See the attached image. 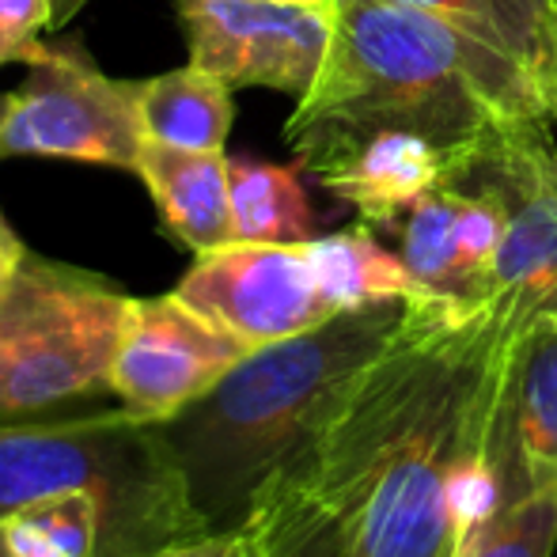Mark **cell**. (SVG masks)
Masks as SVG:
<instances>
[{
    "label": "cell",
    "instance_id": "obj_1",
    "mask_svg": "<svg viewBox=\"0 0 557 557\" xmlns=\"http://www.w3.org/2000/svg\"><path fill=\"white\" fill-rule=\"evenodd\" d=\"M512 342L485 300H413L300 470L273 485L326 508L349 557H459L493 512L531 490L500 441Z\"/></svg>",
    "mask_w": 557,
    "mask_h": 557
},
{
    "label": "cell",
    "instance_id": "obj_2",
    "mask_svg": "<svg viewBox=\"0 0 557 557\" xmlns=\"http://www.w3.org/2000/svg\"><path fill=\"white\" fill-rule=\"evenodd\" d=\"M516 122H554L543 88L505 53L403 0H337L323 73L285 125L300 168L375 133H413L470 168Z\"/></svg>",
    "mask_w": 557,
    "mask_h": 557
},
{
    "label": "cell",
    "instance_id": "obj_3",
    "mask_svg": "<svg viewBox=\"0 0 557 557\" xmlns=\"http://www.w3.org/2000/svg\"><path fill=\"white\" fill-rule=\"evenodd\" d=\"M413 300L337 311L315 331L250 349L213 391L163 421L209 531H243L258 497L296 474Z\"/></svg>",
    "mask_w": 557,
    "mask_h": 557
},
{
    "label": "cell",
    "instance_id": "obj_4",
    "mask_svg": "<svg viewBox=\"0 0 557 557\" xmlns=\"http://www.w3.org/2000/svg\"><path fill=\"white\" fill-rule=\"evenodd\" d=\"M73 490L99 505L96 557H152L213 535L163 421L125 406L65 421H0V516Z\"/></svg>",
    "mask_w": 557,
    "mask_h": 557
},
{
    "label": "cell",
    "instance_id": "obj_5",
    "mask_svg": "<svg viewBox=\"0 0 557 557\" xmlns=\"http://www.w3.org/2000/svg\"><path fill=\"white\" fill-rule=\"evenodd\" d=\"M129 296L96 273L27 255L0 293L8 413H38L111 391Z\"/></svg>",
    "mask_w": 557,
    "mask_h": 557
},
{
    "label": "cell",
    "instance_id": "obj_6",
    "mask_svg": "<svg viewBox=\"0 0 557 557\" xmlns=\"http://www.w3.org/2000/svg\"><path fill=\"white\" fill-rule=\"evenodd\" d=\"M557 125L516 122L485 140L459 186L490 190L505 206V243L485 304L512 337L557 319Z\"/></svg>",
    "mask_w": 557,
    "mask_h": 557
},
{
    "label": "cell",
    "instance_id": "obj_7",
    "mask_svg": "<svg viewBox=\"0 0 557 557\" xmlns=\"http://www.w3.org/2000/svg\"><path fill=\"white\" fill-rule=\"evenodd\" d=\"M0 133V160H73L137 171L145 145L137 81H111L81 46L46 42L27 61Z\"/></svg>",
    "mask_w": 557,
    "mask_h": 557
},
{
    "label": "cell",
    "instance_id": "obj_8",
    "mask_svg": "<svg viewBox=\"0 0 557 557\" xmlns=\"http://www.w3.org/2000/svg\"><path fill=\"white\" fill-rule=\"evenodd\" d=\"M175 296L250 349L315 331L337 315L308 243H227L206 250Z\"/></svg>",
    "mask_w": 557,
    "mask_h": 557
},
{
    "label": "cell",
    "instance_id": "obj_9",
    "mask_svg": "<svg viewBox=\"0 0 557 557\" xmlns=\"http://www.w3.org/2000/svg\"><path fill=\"white\" fill-rule=\"evenodd\" d=\"M190 61L232 88L304 99L323 73L334 8L293 0H178Z\"/></svg>",
    "mask_w": 557,
    "mask_h": 557
},
{
    "label": "cell",
    "instance_id": "obj_10",
    "mask_svg": "<svg viewBox=\"0 0 557 557\" xmlns=\"http://www.w3.org/2000/svg\"><path fill=\"white\" fill-rule=\"evenodd\" d=\"M250 352L239 337L168 296H129L117 337L111 395L117 406L148 421H171L239 364Z\"/></svg>",
    "mask_w": 557,
    "mask_h": 557
},
{
    "label": "cell",
    "instance_id": "obj_11",
    "mask_svg": "<svg viewBox=\"0 0 557 557\" xmlns=\"http://www.w3.org/2000/svg\"><path fill=\"white\" fill-rule=\"evenodd\" d=\"M334 198L349 201L368 227H395L398 216L436 186H459L467 163L413 133H375L315 168Z\"/></svg>",
    "mask_w": 557,
    "mask_h": 557
},
{
    "label": "cell",
    "instance_id": "obj_12",
    "mask_svg": "<svg viewBox=\"0 0 557 557\" xmlns=\"http://www.w3.org/2000/svg\"><path fill=\"white\" fill-rule=\"evenodd\" d=\"M133 175L148 186L168 235L194 255L235 243L232 160L224 152H190L145 137Z\"/></svg>",
    "mask_w": 557,
    "mask_h": 557
},
{
    "label": "cell",
    "instance_id": "obj_13",
    "mask_svg": "<svg viewBox=\"0 0 557 557\" xmlns=\"http://www.w3.org/2000/svg\"><path fill=\"white\" fill-rule=\"evenodd\" d=\"M505 53L543 88L557 125V0H403Z\"/></svg>",
    "mask_w": 557,
    "mask_h": 557
},
{
    "label": "cell",
    "instance_id": "obj_14",
    "mask_svg": "<svg viewBox=\"0 0 557 557\" xmlns=\"http://www.w3.org/2000/svg\"><path fill=\"white\" fill-rule=\"evenodd\" d=\"M505 418L531 485L557 482V319L528 326L508 349Z\"/></svg>",
    "mask_w": 557,
    "mask_h": 557
},
{
    "label": "cell",
    "instance_id": "obj_15",
    "mask_svg": "<svg viewBox=\"0 0 557 557\" xmlns=\"http://www.w3.org/2000/svg\"><path fill=\"white\" fill-rule=\"evenodd\" d=\"M137 84L140 129L148 140L190 152H224L227 129L235 122L232 84L194 61Z\"/></svg>",
    "mask_w": 557,
    "mask_h": 557
},
{
    "label": "cell",
    "instance_id": "obj_16",
    "mask_svg": "<svg viewBox=\"0 0 557 557\" xmlns=\"http://www.w3.org/2000/svg\"><path fill=\"white\" fill-rule=\"evenodd\" d=\"M311 255H315L319 277H323V288L337 311H352L380 300H421V296H433L406 270L403 255H391L368 232V224L352 227V232L311 239Z\"/></svg>",
    "mask_w": 557,
    "mask_h": 557
},
{
    "label": "cell",
    "instance_id": "obj_17",
    "mask_svg": "<svg viewBox=\"0 0 557 557\" xmlns=\"http://www.w3.org/2000/svg\"><path fill=\"white\" fill-rule=\"evenodd\" d=\"M462 206V186H436V190L421 194L398 227V255H403L406 270L421 281L433 296L447 300H485V288L474 273L462 265L459 239H455V224H459Z\"/></svg>",
    "mask_w": 557,
    "mask_h": 557
},
{
    "label": "cell",
    "instance_id": "obj_18",
    "mask_svg": "<svg viewBox=\"0 0 557 557\" xmlns=\"http://www.w3.org/2000/svg\"><path fill=\"white\" fill-rule=\"evenodd\" d=\"M235 243H308L315 239V209L296 168L232 160Z\"/></svg>",
    "mask_w": 557,
    "mask_h": 557
},
{
    "label": "cell",
    "instance_id": "obj_19",
    "mask_svg": "<svg viewBox=\"0 0 557 557\" xmlns=\"http://www.w3.org/2000/svg\"><path fill=\"white\" fill-rule=\"evenodd\" d=\"M0 543L12 557H96L99 505L88 493H50L0 516Z\"/></svg>",
    "mask_w": 557,
    "mask_h": 557
},
{
    "label": "cell",
    "instance_id": "obj_20",
    "mask_svg": "<svg viewBox=\"0 0 557 557\" xmlns=\"http://www.w3.org/2000/svg\"><path fill=\"white\" fill-rule=\"evenodd\" d=\"M247 528L262 557H349L334 516L288 485H273L258 497Z\"/></svg>",
    "mask_w": 557,
    "mask_h": 557
},
{
    "label": "cell",
    "instance_id": "obj_21",
    "mask_svg": "<svg viewBox=\"0 0 557 557\" xmlns=\"http://www.w3.org/2000/svg\"><path fill=\"white\" fill-rule=\"evenodd\" d=\"M557 482L531 485L462 543L459 557H554Z\"/></svg>",
    "mask_w": 557,
    "mask_h": 557
},
{
    "label": "cell",
    "instance_id": "obj_22",
    "mask_svg": "<svg viewBox=\"0 0 557 557\" xmlns=\"http://www.w3.org/2000/svg\"><path fill=\"white\" fill-rule=\"evenodd\" d=\"M50 35V0H0V65H27Z\"/></svg>",
    "mask_w": 557,
    "mask_h": 557
},
{
    "label": "cell",
    "instance_id": "obj_23",
    "mask_svg": "<svg viewBox=\"0 0 557 557\" xmlns=\"http://www.w3.org/2000/svg\"><path fill=\"white\" fill-rule=\"evenodd\" d=\"M255 546V531H216V535H201L190 543L168 546V550L152 554V557H247Z\"/></svg>",
    "mask_w": 557,
    "mask_h": 557
},
{
    "label": "cell",
    "instance_id": "obj_24",
    "mask_svg": "<svg viewBox=\"0 0 557 557\" xmlns=\"http://www.w3.org/2000/svg\"><path fill=\"white\" fill-rule=\"evenodd\" d=\"M27 255H30V250L23 247L20 235H15L12 227L4 224V216H0V293L8 288V281L15 277V270H20Z\"/></svg>",
    "mask_w": 557,
    "mask_h": 557
},
{
    "label": "cell",
    "instance_id": "obj_25",
    "mask_svg": "<svg viewBox=\"0 0 557 557\" xmlns=\"http://www.w3.org/2000/svg\"><path fill=\"white\" fill-rule=\"evenodd\" d=\"M84 4H88V0H50V35L65 27V23L73 20Z\"/></svg>",
    "mask_w": 557,
    "mask_h": 557
},
{
    "label": "cell",
    "instance_id": "obj_26",
    "mask_svg": "<svg viewBox=\"0 0 557 557\" xmlns=\"http://www.w3.org/2000/svg\"><path fill=\"white\" fill-rule=\"evenodd\" d=\"M0 421H12V413H8V398H4V364H0Z\"/></svg>",
    "mask_w": 557,
    "mask_h": 557
},
{
    "label": "cell",
    "instance_id": "obj_27",
    "mask_svg": "<svg viewBox=\"0 0 557 557\" xmlns=\"http://www.w3.org/2000/svg\"><path fill=\"white\" fill-rule=\"evenodd\" d=\"M8 114H12V96H4V91H0V133H4Z\"/></svg>",
    "mask_w": 557,
    "mask_h": 557
},
{
    "label": "cell",
    "instance_id": "obj_28",
    "mask_svg": "<svg viewBox=\"0 0 557 557\" xmlns=\"http://www.w3.org/2000/svg\"><path fill=\"white\" fill-rule=\"evenodd\" d=\"M293 4H315V8H334L337 0H293Z\"/></svg>",
    "mask_w": 557,
    "mask_h": 557
},
{
    "label": "cell",
    "instance_id": "obj_29",
    "mask_svg": "<svg viewBox=\"0 0 557 557\" xmlns=\"http://www.w3.org/2000/svg\"><path fill=\"white\" fill-rule=\"evenodd\" d=\"M247 557H262V554H258V543H255V546H250V554H247Z\"/></svg>",
    "mask_w": 557,
    "mask_h": 557
},
{
    "label": "cell",
    "instance_id": "obj_30",
    "mask_svg": "<svg viewBox=\"0 0 557 557\" xmlns=\"http://www.w3.org/2000/svg\"><path fill=\"white\" fill-rule=\"evenodd\" d=\"M0 557H12V554H8V550H4V543H0Z\"/></svg>",
    "mask_w": 557,
    "mask_h": 557
}]
</instances>
